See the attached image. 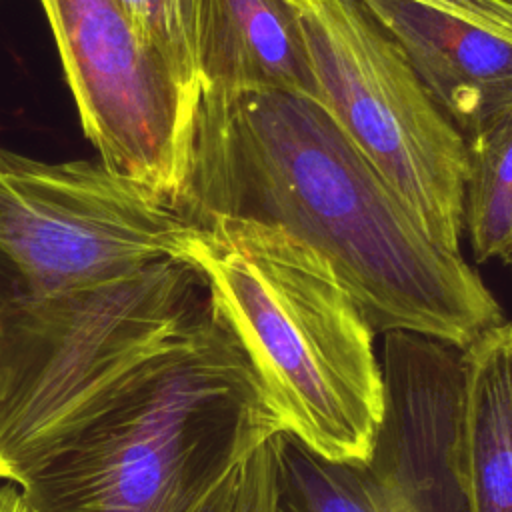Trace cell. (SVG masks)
Listing matches in <instances>:
<instances>
[{
	"label": "cell",
	"mask_w": 512,
	"mask_h": 512,
	"mask_svg": "<svg viewBox=\"0 0 512 512\" xmlns=\"http://www.w3.org/2000/svg\"><path fill=\"white\" fill-rule=\"evenodd\" d=\"M180 212L270 222L316 248L376 332L466 348L504 320L478 272L434 244L376 166L314 98L200 94Z\"/></svg>",
	"instance_id": "6da1fadb"
},
{
	"label": "cell",
	"mask_w": 512,
	"mask_h": 512,
	"mask_svg": "<svg viewBox=\"0 0 512 512\" xmlns=\"http://www.w3.org/2000/svg\"><path fill=\"white\" fill-rule=\"evenodd\" d=\"M184 260L246 354L280 432L312 454L364 464L382 416L376 330L334 266L282 226L214 214Z\"/></svg>",
	"instance_id": "7a4b0ae2"
},
{
	"label": "cell",
	"mask_w": 512,
	"mask_h": 512,
	"mask_svg": "<svg viewBox=\"0 0 512 512\" xmlns=\"http://www.w3.org/2000/svg\"><path fill=\"white\" fill-rule=\"evenodd\" d=\"M280 432L216 314L20 482L36 512H192Z\"/></svg>",
	"instance_id": "3957f363"
},
{
	"label": "cell",
	"mask_w": 512,
	"mask_h": 512,
	"mask_svg": "<svg viewBox=\"0 0 512 512\" xmlns=\"http://www.w3.org/2000/svg\"><path fill=\"white\" fill-rule=\"evenodd\" d=\"M210 312L204 276L180 258L80 290L0 296V480L20 484Z\"/></svg>",
	"instance_id": "277c9868"
},
{
	"label": "cell",
	"mask_w": 512,
	"mask_h": 512,
	"mask_svg": "<svg viewBox=\"0 0 512 512\" xmlns=\"http://www.w3.org/2000/svg\"><path fill=\"white\" fill-rule=\"evenodd\" d=\"M286 2L300 24L316 102L368 156L424 234L460 254L464 136L362 0Z\"/></svg>",
	"instance_id": "5b68a950"
},
{
	"label": "cell",
	"mask_w": 512,
	"mask_h": 512,
	"mask_svg": "<svg viewBox=\"0 0 512 512\" xmlns=\"http://www.w3.org/2000/svg\"><path fill=\"white\" fill-rule=\"evenodd\" d=\"M194 226L102 162L0 148V296H50L184 260Z\"/></svg>",
	"instance_id": "8992f818"
},
{
	"label": "cell",
	"mask_w": 512,
	"mask_h": 512,
	"mask_svg": "<svg viewBox=\"0 0 512 512\" xmlns=\"http://www.w3.org/2000/svg\"><path fill=\"white\" fill-rule=\"evenodd\" d=\"M40 4L100 162L180 212L198 100L116 0Z\"/></svg>",
	"instance_id": "52a82bcc"
},
{
	"label": "cell",
	"mask_w": 512,
	"mask_h": 512,
	"mask_svg": "<svg viewBox=\"0 0 512 512\" xmlns=\"http://www.w3.org/2000/svg\"><path fill=\"white\" fill-rule=\"evenodd\" d=\"M382 334V416L362 466L416 512H468L464 348L412 330Z\"/></svg>",
	"instance_id": "ba28073f"
},
{
	"label": "cell",
	"mask_w": 512,
	"mask_h": 512,
	"mask_svg": "<svg viewBox=\"0 0 512 512\" xmlns=\"http://www.w3.org/2000/svg\"><path fill=\"white\" fill-rule=\"evenodd\" d=\"M464 136L512 108V42L412 0H362Z\"/></svg>",
	"instance_id": "9c48e42d"
},
{
	"label": "cell",
	"mask_w": 512,
	"mask_h": 512,
	"mask_svg": "<svg viewBox=\"0 0 512 512\" xmlns=\"http://www.w3.org/2000/svg\"><path fill=\"white\" fill-rule=\"evenodd\" d=\"M200 94L280 90L316 100L300 24L286 0H200Z\"/></svg>",
	"instance_id": "30bf717a"
},
{
	"label": "cell",
	"mask_w": 512,
	"mask_h": 512,
	"mask_svg": "<svg viewBox=\"0 0 512 512\" xmlns=\"http://www.w3.org/2000/svg\"><path fill=\"white\" fill-rule=\"evenodd\" d=\"M462 488L468 512H512V320L464 348Z\"/></svg>",
	"instance_id": "8fae6325"
},
{
	"label": "cell",
	"mask_w": 512,
	"mask_h": 512,
	"mask_svg": "<svg viewBox=\"0 0 512 512\" xmlns=\"http://www.w3.org/2000/svg\"><path fill=\"white\" fill-rule=\"evenodd\" d=\"M464 232L478 262L512 266V108L466 138Z\"/></svg>",
	"instance_id": "7c38bea8"
},
{
	"label": "cell",
	"mask_w": 512,
	"mask_h": 512,
	"mask_svg": "<svg viewBox=\"0 0 512 512\" xmlns=\"http://www.w3.org/2000/svg\"><path fill=\"white\" fill-rule=\"evenodd\" d=\"M280 512H416L362 464L330 462L280 432Z\"/></svg>",
	"instance_id": "4fadbf2b"
},
{
	"label": "cell",
	"mask_w": 512,
	"mask_h": 512,
	"mask_svg": "<svg viewBox=\"0 0 512 512\" xmlns=\"http://www.w3.org/2000/svg\"><path fill=\"white\" fill-rule=\"evenodd\" d=\"M136 34L170 66L182 88L200 100L196 30L200 0H116Z\"/></svg>",
	"instance_id": "5bb4252c"
},
{
	"label": "cell",
	"mask_w": 512,
	"mask_h": 512,
	"mask_svg": "<svg viewBox=\"0 0 512 512\" xmlns=\"http://www.w3.org/2000/svg\"><path fill=\"white\" fill-rule=\"evenodd\" d=\"M278 444L280 432L264 438L244 458L232 512H280Z\"/></svg>",
	"instance_id": "9a60e30c"
},
{
	"label": "cell",
	"mask_w": 512,
	"mask_h": 512,
	"mask_svg": "<svg viewBox=\"0 0 512 512\" xmlns=\"http://www.w3.org/2000/svg\"><path fill=\"white\" fill-rule=\"evenodd\" d=\"M470 24H476L512 42V0H412Z\"/></svg>",
	"instance_id": "2e32d148"
},
{
	"label": "cell",
	"mask_w": 512,
	"mask_h": 512,
	"mask_svg": "<svg viewBox=\"0 0 512 512\" xmlns=\"http://www.w3.org/2000/svg\"><path fill=\"white\" fill-rule=\"evenodd\" d=\"M242 462L238 466H234L224 478H220V482L200 500V504L192 512H232L234 502H236V490H238Z\"/></svg>",
	"instance_id": "e0dca14e"
},
{
	"label": "cell",
	"mask_w": 512,
	"mask_h": 512,
	"mask_svg": "<svg viewBox=\"0 0 512 512\" xmlns=\"http://www.w3.org/2000/svg\"><path fill=\"white\" fill-rule=\"evenodd\" d=\"M0 512H36V508L20 484L0 480Z\"/></svg>",
	"instance_id": "ac0fdd59"
}]
</instances>
